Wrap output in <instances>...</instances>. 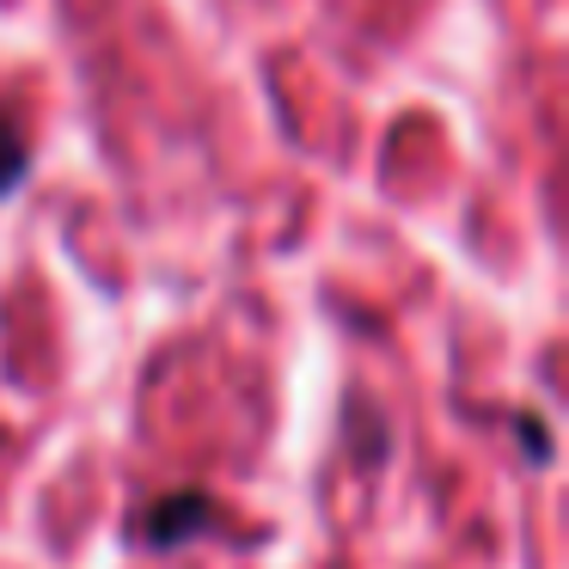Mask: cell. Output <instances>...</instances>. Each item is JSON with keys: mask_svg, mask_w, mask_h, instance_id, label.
Segmentation results:
<instances>
[{"mask_svg": "<svg viewBox=\"0 0 569 569\" xmlns=\"http://www.w3.org/2000/svg\"><path fill=\"white\" fill-rule=\"evenodd\" d=\"M221 527V515H214V502L202 490H172L160 496V502L148 508V520H141V539L160 545V551H178V545L202 539V532Z\"/></svg>", "mask_w": 569, "mask_h": 569, "instance_id": "6da1fadb", "label": "cell"}, {"mask_svg": "<svg viewBox=\"0 0 569 569\" xmlns=\"http://www.w3.org/2000/svg\"><path fill=\"white\" fill-rule=\"evenodd\" d=\"M19 178H26V136H19L7 117H0V197H7Z\"/></svg>", "mask_w": 569, "mask_h": 569, "instance_id": "7a4b0ae2", "label": "cell"}]
</instances>
